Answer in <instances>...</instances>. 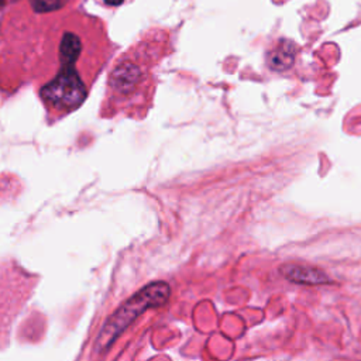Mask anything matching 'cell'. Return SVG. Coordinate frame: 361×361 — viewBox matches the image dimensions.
<instances>
[{"label":"cell","instance_id":"cell-1","mask_svg":"<svg viewBox=\"0 0 361 361\" xmlns=\"http://www.w3.org/2000/svg\"><path fill=\"white\" fill-rule=\"evenodd\" d=\"M79 54L80 39L75 34L66 32L59 47V73L41 90L42 99L49 106L61 110H72L82 104L86 96V87L75 68Z\"/></svg>","mask_w":361,"mask_h":361},{"label":"cell","instance_id":"cell-5","mask_svg":"<svg viewBox=\"0 0 361 361\" xmlns=\"http://www.w3.org/2000/svg\"><path fill=\"white\" fill-rule=\"evenodd\" d=\"M32 4L39 11H48L56 8L61 4V0H32Z\"/></svg>","mask_w":361,"mask_h":361},{"label":"cell","instance_id":"cell-6","mask_svg":"<svg viewBox=\"0 0 361 361\" xmlns=\"http://www.w3.org/2000/svg\"><path fill=\"white\" fill-rule=\"evenodd\" d=\"M123 1H124V0H104V3H106L107 6H120Z\"/></svg>","mask_w":361,"mask_h":361},{"label":"cell","instance_id":"cell-3","mask_svg":"<svg viewBox=\"0 0 361 361\" xmlns=\"http://www.w3.org/2000/svg\"><path fill=\"white\" fill-rule=\"evenodd\" d=\"M281 274L286 279L303 285H322L330 282V278L323 271L303 264H285L281 267Z\"/></svg>","mask_w":361,"mask_h":361},{"label":"cell","instance_id":"cell-2","mask_svg":"<svg viewBox=\"0 0 361 361\" xmlns=\"http://www.w3.org/2000/svg\"><path fill=\"white\" fill-rule=\"evenodd\" d=\"M171 293V288L166 282H152L131 298H128L103 324L96 338V350H107L116 338L145 310L164 305Z\"/></svg>","mask_w":361,"mask_h":361},{"label":"cell","instance_id":"cell-4","mask_svg":"<svg viewBox=\"0 0 361 361\" xmlns=\"http://www.w3.org/2000/svg\"><path fill=\"white\" fill-rule=\"evenodd\" d=\"M142 78V71L134 62L120 63L111 76L113 87L120 93H128L135 89L140 79Z\"/></svg>","mask_w":361,"mask_h":361}]
</instances>
